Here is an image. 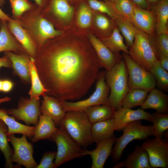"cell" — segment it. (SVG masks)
Masks as SVG:
<instances>
[{
    "label": "cell",
    "mask_w": 168,
    "mask_h": 168,
    "mask_svg": "<svg viewBox=\"0 0 168 168\" xmlns=\"http://www.w3.org/2000/svg\"><path fill=\"white\" fill-rule=\"evenodd\" d=\"M34 59L46 94L60 101L85 95L103 68L87 35L74 30L37 47Z\"/></svg>",
    "instance_id": "6da1fadb"
},
{
    "label": "cell",
    "mask_w": 168,
    "mask_h": 168,
    "mask_svg": "<svg viewBox=\"0 0 168 168\" xmlns=\"http://www.w3.org/2000/svg\"><path fill=\"white\" fill-rule=\"evenodd\" d=\"M16 20L28 32L37 47L64 32L56 28L35 3L30 10Z\"/></svg>",
    "instance_id": "7a4b0ae2"
},
{
    "label": "cell",
    "mask_w": 168,
    "mask_h": 168,
    "mask_svg": "<svg viewBox=\"0 0 168 168\" xmlns=\"http://www.w3.org/2000/svg\"><path fill=\"white\" fill-rule=\"evenodd\" d=\"M105 78L110 88L109 105L117 110L122 107L123 101L129 90L127 69L123 58L110 70L105 71Z\"/></svg>",
    "instance_id": "3957f363"
},
{
    "label": "cell",
    "mask_w": 168,
    "mask_h": 168,
    "mask_svg": "<svg viewBox=\"0 0 168 168\" xmlns=\"http://www.w3.org/2000/svg\"><path fill=\"white\" fill-rule=\"evenodd\" d=\"M92 124L84 111H69L66 112L59 127L64 128L79 146L85 148L93 142Z\"/></svg>",
    "instance_id": "277c9868"
},
{
    "label": "cell",
    "mask_w": 168,
    "mask_h": 168,
    "mask_svg": "<svg viewBox=\"0 0 168 168\" xmlns=\"http://www.w3.org/2000/svg\"><path fill=\"white\" fill-rule=\"evenodd\" d=\"M128 54L136 62L148 71L159 60L152 36L138 29L133 43L128 49Z\"/></svg>",
    "instance_id": "5b68a950"
},
{
    "label": "cell",
    "mask_w": 168,
    "mask_h": 168,
    "mask_svg": "<svg viewBox=\"0 0 168 168\" xmlns=\"http://www.w3.org/2000/svg\"><path fill=\"white\" fill-rule=\"evenodd\" d=\"M75 10L67 0H49L42 12L56 28L65 32L73 29Z\"/></svg>",
    "instance_id": "8992f818"
},
{
    "label": "cell",
    "mask_w": 168,
    "mask_h": 168,
    "mask_svg": "<svg viewBox=\"0 0 168 168\" xmlns=\"http://www.w3.org/2000/svg\"><path fill=\"white\" fill-rule=\"evenodd\" d=\"M105 71L99 72L96 78L95 89L88 98L76 102L60 101L62 106L66 112L69 111H84L93 106L109 105L110 88L105 78Z\"/></svg>",
    "instance_id": "52a82bcc"
},
{
    "label": "cell",
    "mask_w": 168,
    "mask_h": 168,
    "mask_svg": "<svg viewBox=\"0 0 168 168\" xmlns=\"http://www.w3.org/2000/svg\"><path fill=\"white\" fill-rule=\"evenodd\" d=\"M49 139L55 142L57 147L54 161L55 168L84 156V149L61 127H59L56 132Z\"/></svg>",
    "instance_id": "ba28073f"
},
{
    "label": "cell",
    "mask_w": 168,
    "mask_h": 168,
    "mask_svg": "<svg viewBox=\"0 0 168 168\" xmlns=\"http://www.w3.org/2000/svg\"><path fill=\"white\" fill-rule=\"evenodd\" d=\"M123 133L116 138L111 153L112 160L114 163L119 162L126 146L134 140H145L153 136L152 126L142 125L140 120L131 123L123 129Z\"/></svg>",
    "instance_id": "9c48e42d"
},
{
    "label": "cell",
    "mask_w": 168,
    "mask_h": 168,
    "mask_svg": "<svg viewBox=\"0 0 168 168\" xmlns=\"http://www.w3.org/2000/svg\"><path fill=\"white\" fill-rule=\"evenodd\" d=\"M122 56L127 69L129 89H141L149 92L155 88L156 80L149 71L136 62L128 54L123 52Z\"/></svg>",
    "instance_id": "30bf717a"
},
{
    "label": "cell",
    "mask_w": 168,
    "mask_h": 168,
    "mask_svg": "<svg viewBox=\"0 0 168 168\" xmlns=\"http://www.w3.org/2000/svg\"><path fill=\"white\" fill-rule=\"evenodd\" d=\"M27 137L25 135L20 138L16 137L14 134L7 135L8 141L13 148L12 161V163H16L19 166L35 168L38 164L33 157V146L28 142Z\"/></svg>",
    "instance_id": "8fae6325"
},
{
    "label": "cell",
    "mask_w": 168,
    "mask_h": 168,
    "mask_svg": "<svg viewBox=\"0 0 168 168\" xmlns=\"http://www.w3.org/2000/svg\"><path fill=\"white\" fill-rule=\"evenodd\" d=\"M40 101L24 97H21L18 101L16 108L4 109L9 114L16 119L24 122L27 125L37 124L40 116Z\"/></svg>",
    "instance_id": "7c38bea8"
},
{
    "label": "cell",
    "mask_w": 168,
    "mask_h": 168,
    "mask_svg": "<svg viewBox=\"0 0 168 168\" xmlns=\"http://www.w3.org/2000/svg\"><path fill=\"white\" fill-rule=\"evenodd\" d=\"M147 151L151 168L168 167V142L162 138L147 139L141 145Z\"/></svg>",
    "instance_id": "4fadbf2b"
},
{
    "label": "cell",
    "mask_w": 168,
    "mask_h": 168,
    "mask_svg": "<svg viewBox=\"0 0 168 168\" xmlns=\"http://www.w3.org/2000/svg\"><path fill=\"white\" fill-rule=\"evenodd\" d=\"M86 35L103 68L106 71L110 70L123 58L120 54L112 52L100 39L92 34L89 33Z\"/></svg>",
    "instance_id": "5bb4252c"
},
{
    "label": "cell",
    "mask_w": 168,
    "mask_h": 168,
    "mask_svg": "<svg viewBox=\"0 0 168 168\" xmlns=\"http://www.w3.org/2000/svg\"><path fill=\"white\" fill-rule=\"evenodd\" d=\"M151 114L141 109L134 110L122 107L115 111V130H123L128 124L136 121L144 120L151 122Z\"/></svg>",
    "instance_id": "9a60e30c"
},
{
    "label": "cell",
    "mask_w": 168,
    "mask_h": 168,
    "mask_svg": "<svg viewBox=\"0 0 168 168\" xmlns=\"http://www.w3.org/2000/svg\"><path fill=\"white\" fill-rule=\"evenodd\" d=\"M114 137L97 143L96 147L92 150H84V156L90 155L92 159L91 168H103L108 157L111 154L116 140Z\"/></svg>",
    "instance_id": "2e32d148"
},
{
    "label": "cell",
    "mask_w": 168,
    "mask_h": 168,
    "mask_svg": "<svg viewBox=\"0 0 168 168\" xmlns=\"http://www.w3.org/2000/svg\"><path fill=\"white\" fill-rule=\"evenodd\" d=\"M8 29L30 57L34 58L37 47L30 36L16 19L7 22Z\"/></svg>",
    "instance_id": "e0dca14e"
},
{
    "label": "cell",
    "mask_w": 168,
    "mask_h": 168,
    "mask_svg": "<svg viewBox=\"0 0 168 168\" xmlns=\"http://www.w3.org/2000/svg\"><path fill=\"white\" fill-rule=\"evenodd\" d=\"M74 6L75 10L72 30L86 35L90 33L93 11L83 0Z\"/></svg>",
    "instance_id": "ac0fdd59"
},
{
    "label": "cell",
    "mask_w": 168,
    "mask_h": 168,
    "mask_svg": "<svg viewBox=\"0 0 168 168\" xmlns=\"http://www.w3.org/2000/svg\"><path fill=\"white\" fill-rule=\"evenodd\" d=\"M11 62L13 72L25 84L30 83L29 63L30 57L27 54H18L11 51L4 52Z\"/></svg>",
    "instance_id": "d6986e66"
},
{
    "label": "cell",
    "mask_w": 168,
    "mask_h": 168,
    "mask_svg": "<svg viewBox=\"0 0 168 168\" xmlns=\"http://www.w3.org/2000/svg\"><path fill=\"white\" fill-rule=\"evenodd\" d=\"M134 18L135 27L149 35L153 36L156 18L153 10L142 8L134 3Z\"/></svg>",
    "instance_id": "ffe728a7"
},
{
    "label": "cell",
    "mask_w": 168,
    "mask_h": 168,
    "mask_svg": "<svg viewBox=\"0 0 168 168\" xmlns=\"http://www.w3.org/2000/svg\"><path fill=\"white\" fill-rule=\"evenodd\" d=\"M93 11L90 33L100 39L108 36L116 26L114 20L107 14Z\"/></svg>",
    "instance_id": "44dd1931"
},
{
    "label": "cell",
    "mask_w": 168,
    "mask_h": 168,
    "mask_svg": "<svg viewBox=\"0 0 168 168\" xmlns=\"http://www.w3.org/2000/svg\"><path fill=\"white\" fill-rule=\"evenodd\" d=\"M40 110L42 114L50 117L57 127L59 126L66 112L64 110L60 101L47 94L43 96Z\"/></svg>",
    "instance_id": "7402d4cb"
},
{
    "label": "cell",
    "mask_w": 168,
    "mask_h": 168,
    "mask_svg": "<svg viewBox=\"0 0 168 168\" xmlns=\"http://www.w3.org/2000/svg\"><path fill=\"white\" fill-rule=\"evenodd\" d=\"M151 168L147 152L141 146L137 145L127 156L125 160L118 162L114 168Z\"/></svg>",
    "instance_id": "603a6c76"
},
{
    "label": "cell",
    "mask_w": 168,
    "mask_h": 168,
    "mask_svg": "<svg viewBox=\"0 0 168 168\" xmlns=\"http://www.w3.org/2000/svg\"><path fill=\"white\" fill-rule=\"evenodd\" d=\"M149 93L145 100L141 106V109L144 110L152 109L158 113L168 114V95L155 88Z\"/></svg>",
    "instance_id": "cb8c5ba5"
},
{
    "label": "cell",
    "mask_w": 168,
    "mask_h": 168,
    "mask_svg": "<svg viewBox=\"0 0 168 168\" xmlns=\"http://www.w3.org/2000/svg\"><path fill=\"white\" fill-rule=\"evenodd\" d=\"M7 51L28 55L9 30L7 22L2 21L0 29V53Z\"/></svg>",
    "instance_id": "d4e9b609"
},
{
    "label": "cell",
    "mask_w": 168,
    "mask_h": 168,
    "mask_svg": "<svg viewBox=\"0 0 168 168\" xmlns=\"http://www.w3.org/2000/svg\"><path fill=\"white\" fill-rule=\"evenodd\" d=\"M58 129L54 122L50 117L41 114L38 123L35 126L32 142H36L40 140L49 139Z\"/></svg>",
    "instance_id": "484cf974"
},
{
    "label": "cell",
    "mask_w": 168,
    "mask_h": 168,
    "mask_svg": "<svg viewBox=\"0 0 168 168\" xmlns=\"http://www.w3.org/2000/svg\"><path fill=\"white\" fill-rule=\"evenodd\" d=\"M0 119L7 127V135L16 133L21 134L31 138L34 135L35 126H29L18 122L13 116H9L4 109L0 108Z\"/></svg>",
    "instance_id": "4316f807"
},
{
    "label": "cell",
    "mask_w": 168,
    "mask_h": 168,
    "mask_svg": "<svg viewBox=\"0 0 168 168\" xmlns=\"http://www.w3.org/2000/svg\"><path fill=\"white\" fill-rule=\"evenodd\" d=\"M91 130L93 142L96 143L114 137V118L92 124Z\"/></svg>",
    "instance_id": "83f0119b"
},
{
    "label": "cell",
    "mask_w": 168,
    "mask_h": 168,
    "mask_svg": "<svg viewBox=\"0 0 168 168\" xmlns=\"http://www.w3.org/2000/svg\"><path fill=\"white\" fill-rule=\"evenodd\" d=\"M149 10H153L156 15L157 35L168 33V0H160Z\"/></svg>",
    "instance_id": "f1b7e54d"
},
{
    "label": "cell",
    "mask_w": 168,
    "mask_h": 168,
    "mask_svg": "<svg viewBox=\"0 0 168 168\" xmlns=\"http://www.w3.org/2000/svg\"><path fill=\"white\" fill-rule=\"evenodd\" d=\"M31 87L29 94L31 99L40 100V97L46 94L48 90L43 85L39 76L35 59L30 57L29 63Z\"/></svg>",
    "instance_id": "f546056e"
},
{
    "label": "cell",
    "mask_w": 168,
    "mask_h": 168,
    "mask_svg": "<svg viewBox=\"0 0 168 168\" xmlns=\"http://www.w3.org/2000/svg\"><path fill=\"white\" fill-rule=\"evenodd\" d=\"M114 20L116 26L125 39L126 45L129 48L133 43L135 36L138 28L118 11Z\"/></svg>",
    "instance_id": "4dcf8cb0"
},
{
    "label": "cell",
    "mask_w": 168,
    "mask_h": 168,
    "mask_svg": "<svg viewBox=\"0 0 168 168\" xmlns=\"http://www.w3.org/2000/svg\"><path fill=\"white\" fill-rule=\"evenodd\" d=\"M92 124L113 118L115 110L109 105H96L84 111Z\"/></svg>",
    "instance_id": "1f68e13d"
},
{
    "label": "cell",
    "mask_w": 168,
    "mask_h": 168,
    "mask_svg": "<svg viewBox=\"0 0 168 168\" xmlns=\"http://www.w3.org/2000/svg\"><path fill=\"white\" fill-rule=\"evenodd\" d=\"M117 26L108 36L100 39L112 52L119 54L120 51L128 53V48L124 43V37Z\"/></svg>",
    "instance_id": "d6a6232c"
},
{
    "label": "cell",
    "mask_w": 168,
    "mask_h": 168,
    "mask_svg": "<svg viewBox=\"0 0 168 168\" xmlns=\"http://www.w3.org/2000/svg\"><path fill=\"white\" fill-rule=\"evenodd\" d=\"M149 91L142 89H129L124 97L122 107L132 109L141 106L145 100Z\"/></svg>",
    "instance_id": "836d02e7"
},
{
    "label": "cell",
    "mask_w": 168,
    "mask_h": 168,
    "mask_svg": "<svg viewBox=\"0 0 168 168\" xmlns=\"http://www.w3.org/2000/svg\"><path fill=\"white\" fill-rule=\"evenodd\" d=\"M8 129L5 123L0 119V151L3 154L5 160V167L7 168H15L12 161L13 152L8 143L7 135Z\"/></svg>",
    "instance_id": "e575fe53"
},
{
    "label": "cell",
    "mask_w": 168,
    "mask_h": 168,
    "mask_svg": "<svg viewBox=\"0 0 168 168\" xmlns=\"http://www.w3.org/2000/svg\"><path fill=\"white\" fill-rule=\"evenodd\" d=\"M153 136L155 138H162L165 132L168 129V114L157 112L151 114V122Z\"/></svg>",
    "instance_id": "d590c367"
},
{
    "label": "cell",
    "mask_w": 168,
    "mask_h": 168,
    "mask_svg": "<svg viewBox=\"0 0 168 168\" xmlns=\"http://www.w3.org/2000/svg\"><path fill=\"white\" fill-rule=\"evenodd\" d=\"M93 11L104 13L114 19L118 11L114 3L107 1L99 0H83Z\"/></svg>",
    "instance_id": "8d00e7d4"
},
{
    "label": "cell",
    "mask_w": 168,
    "mask_h": 168,
    "mask_svg": "<svg viewBox=\"0 0 168 168\" xmlns=\"http://www.w3.org/2000/svg\"><path fill=\"white\" fill-rule=\"evenodd\" d=\"M149 71L154 77L156 85L160 90L164 92L168 90V73L161 66L159 61H156Z\"/></svg>",
    "instance_id": "74e56055"
},
{
    "label": "cell",
    "mask_w": 168,
    "mask_h": 168,
    "mask_svg": "<svg viewBox=\"0 0 168 168\" xmlns=\"http://www.w3.org/2000/svg\"><path fill=\"white\" fill-rule=\"evenodd\" d=\"M113 3L117 11L135 26L134 18V3L132 0H114Z\"/></svg>",
    "instance_id": "f35d334b"
},
{
    "label": "cell",
    "mask_w": 168,
    "mask_h": 168,
    "mask_svg": "<svg viewBox=\"0 0 168 168\" xmlns=\"http://www.w3.org/2000/svg\"><path fill=\"white\" fill-rule=\"evenodd\" d=\"M12 13V18L17 19L30 10L33 3L28 0H10Z\"/></svg>",
    "instance_id": "ab89813d"
},
{
    "label": "cell",
    "mask_w": 168,
    "mask_h": 168,
    "mask_svg": "<svg viewBox=\"0 0 168 168\" xmlns=\"http://www.w3.org/2000/svg\"><path fill=\"white\" fill-rule=\"evenodd\" d=\"M156 39H154L155 48L158 57L168 56V33L157 35Z\"/></svg>",
    "instance_id": "60d3db41"
},
{
    "label": "cell",
    "mask_w": 168,
    "mask_h": 168,
    "mask_svg": "<svg viewBox=\"0 0 168 168\" xmlns=\"http://www.w3.org/2000/svg\"><path fill=\"white\" fill-rule=\"evenodd\" d=\"M56 152H46L42 156L40 162L35 168H55L54 161Z\"/></svg>",
    "instance_id": "b9f144b4"
},
{
    "label": "cell",
    "mask_w": 168,
    "mask_h": 168,
    "mask_svg": "<svg viewBox=\"0 0 168 168\" xmlns=\"http://www.w3.org/2000/svg\"><path fill=\"white\" fill-rule=\"evenodd\" d=\"M14 83L11 80L8 79H2L1 92L8 93L11 91L14 87Z\"/></svg>",
    "instance_id": "7bdbcfd3"
},
{
    "label": "cell",
    "mask_w": 168,
    "mask_h": 168,
    "mask_svg": "<svg viewBox=\"0 0 168 168\" xmlns=\"http://www.w3.org/2000/svg\"><path fill=\"white\" fill-rule=\"evenodd\" d=\"M12 64L10 60L6 56L0 58V69L2 67L10 68Z\"/></svg>",
    "instance_id": "ee69618b"
},
{
    "label": "cell",
    "mask_w": 168,
    "mask_h": 168,
    "mask_svg": "<svg viewBox=\"0 0 168 168\" xmlns=\"http://www.w3.org/2000/svg\"><path fill=\"white\" fill-rule=\"evenodd\" d=\"M36 5L43 11L47 6L49 0H33Z\"/></svg>",
    "instance_id": "f6af8a7d"
},
{
    "label": "cell",
    "mask_w": 168,
    "mask_h": 168,
    "mask_svg": "<svg viewBox=\"0 0 168 168\" xmlns=\"http://www.w3.org/2000/svg\"><path fill=\"white\" fill-rule=\"evenodd\" d=\"M161 67L168 71V56H163L159 58V60Z\"/></svg>",
    "instance_id": "bcb514c9"
},
{
    "label": "cell",
    "mask_w": 168,
    "mask_h": 168,
    "mask_svg": "<svg viewBox=\"0 0 168 168\" xmlns=\"http://www.w3.org/2000/svg\"><path fill=\"white\" fill-rule=\"evenodd\" d=\"M137 6L142 8L148 9V6L146 0H131Z\"/></svg>",
    "instance_id": "7dc6e473"
},
{
    "label": "cell",
    "mask_w": 168,
    "mask_h": 168,
    "mask_svg": "<svg viewBox=\"0 0 168 168\" xmlns=\"http://www.w3.org/2000/svg\"><path fill=\"white\" fill-rule=\"evenodd\" d=\"M12 18L5 13L0 7V19L2 21L7 22Z\"/></svg>",
    "instance_id": "c3c4849f"
},
{
    "label": "cell",
    "mask_w": 168,
    "mask_h": 168,
    "mask_svg": "<svg viewBox=\"0 0 168 168\" xmlns=\"http://www.w3.org/2000/svg\"><path fill=\"white\" fill-rule=\"evenodd\" d=\"M160 0H146L148 6V9Z\"/></svg>",
    "instance_id": "681fc988"
},
{
    "label": "cell",
    "mask_w": 168,
    "mask_h": 168,
    "mask_svg": "<svg viewBox=\"0 0 168 168\" xmlns=\"http://www.w3.org/2000/svg\"><path fill=\"white\" fill-rule=\"evenodd\" d=\"M11 100V99L8 96H5L4 97L0 98V104L4 102H8Z\"/></svg>",
    "instance_id": "f907efd6"
},
{
    "label": "cell",
    "mask_w": 168,
    "mask_h": 168,
    "mask_svg": "<svg viewBox=\"0 0 168 168\" xmlns=\"http://www.w3.org/2000/svg\"><path fill=\"white\" fill-rule=\"evenodd\" d=\"M67 1L71 5L75 6L79 2L83 0H67Z\"/></svg>",
    "instance_id": "816d5d0a"
},
{
    "label": "cell",
    "mask_w": 168,
    "mask_h": 168,
    "mask_svg": "<svg viewBox=\"0 0 168 168\" xmlns=\"http://www.w3.org/2000/svg\"><path fill=\"white\" fill-rule=\"evenodd\" d=\"M5 3V0H0V6H2Z\"/></svg>",
    "instance_id": "f5cc1de1"
},
{
    "label": "cell",
    "mask_w": 168,
    "mask_h": 168,
    "mask_svg": "<svg viewBox=\"0 0 168 168\" xmlns=\"http://www.w3.org/2000/svg\"><path fill=\"white\" fill-rule=\"evenodd\" d=\"M2 79H0V91L1 92L2 88Z\"/></svg>",
    "instance_id": "db71d44e"
},
{
    "label": "cell",
    "mask_w": 168,
    "mask_h": 168,
    "mask_svg": "<svg viewBox=\"0 0 168 168\" xmlns=\"http://www.w3.org/2000/svg\"><path fill=\"white\" fill-rule=\"evenodd\" d=\"M104 0L108 1H109V2H112L113 3L114 2V0Z\"/></svg>",
    "instance_id": "11a10c76"
},
{
    "label": "cell",
    "mask_w": 168,
    "mask_h": 168,
    "mask_svg": "<svg viewBox=\"0 0 168 168\" xmlns=\"http://www.w3.org/2000/svg\"><path fill=\"white\" fill-rule=\"evenodd\" d=\"M1 22H2V21L0 19V29L1 26Z\"/></svg>",
    "instance_id": "9f6ffc18"
}]
</instances>
